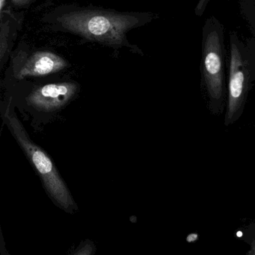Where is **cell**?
I'll use <instances>...</instances> for the list:
<instances>
[{"label":"cell","instance_id":"cell-9","mask_svg":"<svg viewBox=\"0 0 255 255\" xmlns=\"http://www.w3.org/2000/svg\"><path fill=\"white\" fill-rule=\"evenodd\" d=\"M0 255H10L6 249V245H5L1 228H0Z\"/></svg>","mask_w":255,"mask_h":255},{"label":"cell","instance_id":"cell-2","mask_svg":"<svg viewBox=\"0 0 255 255\" xmlns=\"http://www.w3.org/2000/svg\"><path fill=\"white\" fill-rule=\"evenodd\" d=\"M2 118L32 168L41 179L44 189L53 204L65 213L69 214L77 213L78 206L54 162L42 147L31 139L11 104L7 106L2 113Z\"/></svg>","mask_w":255,"mask_h":255},{"label":"cell","instance_id":"cell-7","mask_svg":"<svg viewBox=\"0 0 255 255\" xmlns=\"http://www.w3.org/2000/svg\"><path fill=\"white\" fill-rule=\"evenodd\" d=\"M96 246L90 240L82 241L78 246L69 255H95Z\"/></svg>","mask_w":255,"mask_h":255},{"label":"cell","instance_id":"cell-6","mask_svg":"<svg viewBox=\"0 0 255 255\" xmlns=\"http://www.w3.org/2000/svg\"><path fill=\"white\" fill-rule=\"evenodd\" d=\"M68 65V62L56 53L37 51L26 56L16 68L14 74L19 79L44 77L63 71Z\"/></svg>","mask_w":255,"mask_h":255},{"label":"cell","instance_id":"cell-4","mask_svg":"<svg viewBox=\"0 0 255 255\" xmlns=\"http://www.w3.org/2000/svg\"><path fill=\"white\" fill-rule=\"evenodd\" d=\"M229 81L225 125H234L244 110L249 92L255 81V47L230 35Z\"/></svg>","mask_w":255,"mask_h":255},{"label":"cell","instance_id":"cell-5","mask_svg":"<svg viewBox=\"0 0 255 255\" xmlns=\"http://www.w3.org/2000/svg\"><path fill=\"white\" fill-rule=\"evenodd\" d=\"M79 92L80 86L74 82L51 83L33 89L26 98V102L36 111L55 113L68 105Z\"/></svg>","mask_w":255,"mask_h":255},{"label":"cell","instance_id":"cell-8","mask_svg":"<svg viewBox=\"0 0 255 255\" xmlns=\"http://www.w3.org/2000/svg\"><path fill=\"white\" fill-rule=\"evenodd\" d=\"M208 2L209 0H201V1H199L195 9V13L197 16L201 17V16L203 15L206 8H207Z\"/></svg>","mask_w":255,"mask_h":255},{"label":"cell","instance_id":"cell-3","mask_svg":"<svg viewBox=\"0 0 255 255\" xmlns=\"http://www.w3.org/2000/svg\"><path fill=\"white\" fill-rule=\"evenodd\" d=\"M225 49L222 24L215 17L203 29L201 87L212 114L220 116L225 106Z\"/></svg>","mask_w":255,"mask_h":255},{"label":"cell","instance_id":"cell-10","mask_svg":"<svg viewBox=\"0 0 255 255\" xmlns=\"http://www.w3.org/2000/svg\"><path fill=\"white\" fill-rule=\"evenodd\" d=\"M30 3V1H28V0H24V1H23V0H14V1H11V4H13L14 6L17 7H24Z\"/></svg>","mask_w":255,"mask_h":255},{"label":"cell","instance_id":"cell-11","mask_svg":"<svg viewBox=\"0 0 255 255\" xmlns=\"http://www.w3.org/2000/svg\"><path fill=\"white\" fill-rule=\"evenodd\" d=\"M253 255H255V253H253Z\"/></svg>","mask_w":255,"mask_h":255},{"label":"cell","instance_id":"cell-1","mask_svg":"<svg viewBox=\"0 0 255 255\" xmlns=\"http://www.w3.org/2000/svg\"><path fill=\"white\" fill-rule=\"evenodd\" d=\"M145 13L121 12L114 10L64 6L49 14L48 23L56 29L70 32L113 48L128 47L141 54L128 40V32L150 21Z\"/></svg>","mask_w":255,"mask_h":255}]
</instances>
